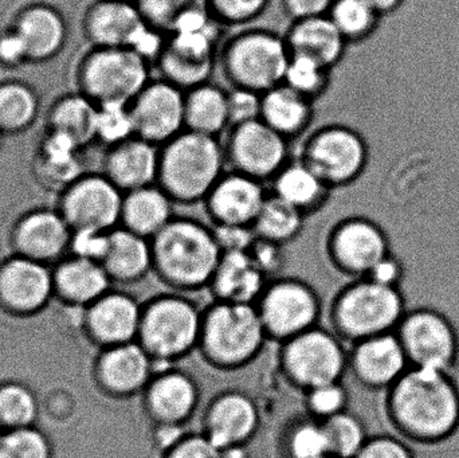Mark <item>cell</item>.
<instances>
[{
	"mask_svg": "<svg viewBox=\"0 0 459 458\" xmlns=\"http://www.w3.org/2000/svg\"><path fill=\"white\" fill-rule=\"evenodd\" d=\"M382 409L394 428L420 441H437L459 424V392L447 371L410 367L383 392Z\"/></svg>",
	"mask_w": 459,
	"mask_h": 458,
	"instance_id": "1",
	"label": "cell"
},
{
	"mask_svg": "<svg viewBox=\"0 0 459 458\" xmlns=\"http://www.w3.org/2000/svg\"><path fill=\"white\" fill-rule=\"evenodd\" d=\"M153 274L180 293L209 289L222 250L212 225L196 218L175 215L152 239Z\"/></svg>",
	"mask_w": 459,
	"mask_h": 458,
	"instance_id": "2",
	"label": "cell"
},
{
	"mask_svg": "<svg viewBox=\"0 0 459 458\" xmlns=\"http://www.w3.org/2000/svg\"><path fill=\"white\" fill-rule=\"evenodd\" d=\"M228 171L222 140L185 131L159 148L158 183L175 204L204 203Z\"/></svg>",
	"mask_w": 459,
	"mask_h": 458,
	"instance_id": "3",
	"label": "cell"
},
{
	"mask_svg": "<svg viewBox=\"0 0 459 458\" xmlns=\"http://www.w3.org/2000/svg\"><path fill=\"white\" fill-rule=\"evenodd\" d=\"M289 59L283 34L251 24L232 32L218 51V66L230 88L259 94L283 83Z\"/></svg>",
	"mask_w": 459,
	"mask_h": 458,
	"instance_id": "4",
	"label": "cell"
},
{
	"mask_svg": "<svg viewBox=\"0 0 459 458\" xmlns=\"http://www.w3.org/2000/svg\"><path fill=\"white\" fill-rule=\"evenodd\" d=\"M269 341L255 304L214 300L204 311L198 351L218 370L245 367Z\"/></svg>",
	"mask_w": 459,
	"mask_h": 458,
	"instance_id": "5",
	"label": "cell"
},
{
	"mask_svg": "<svg viewBox=\"0 0 459 458\" xmlns=\"http://www.w3.org/2000/svg\"><path fill=\"white\" fill-rule=\"evenodd\" d=\"M202 319L204 311L187 293H161L143 306L137 341L155 360L156 367L175 366L198 350Z\"/></svg>",
	"mask_w": 459,
	"mask_h": 458,
	"instance_id": "6",
	"label": "cell"
},
{
	"mask_svg": "<svg viewBox=\"0 0 459 458\" xmlns=\"http://www.w3.org/2000/svg\"><path fill=\"white\" fill-rule=\"evenodd\" d=\"M331 307L333 333L351 346L372 336L395 333L407 311L399 288L369 279L348 280Z\"/></svg>",
	"mask_w": 459,
	"mask_h": 458,
	"instance_id": "7",
	"label": "cell"
},
{
	"mask_svg": "<svg viewBox=\"0 0 459 458\" xmlns=\"http://www.w3.org/2000/svg\"><path fill=\"white\" fill-rule=\"evenodd\" d=\"M297 159L334 191L350 187L364 177L371 161V148L366 136L353 126L329 123L305 134Z\"/></svg>",
	"mask_w": 459,
	"mask_h": 458,
	"instance_id": "8",
	"label": "cell"
},
{
	"mask_svg": "<svg viewBox=\"0 0 459 458\" xmlns=\"http://www.w3.org/2000/svg\"><path fill=\"white\" fill-rule=\"evenodd\" d=\"M153 67L128 48H91L78 67L81 93L97 105H129L150 82Z\"/></svg>",
	"mask_w": 459,
	"mask_h": 458,
	"instance_id": "9",
	"label": "cell"
},
{
	"mask_svg": "<svg viewBox=\"0 0 459 458\" xmlns=\"http://www.w3.org/2000/svg\"><path fill=\"white\" fill-rule=\"evenodd\" d=\"M281 368L291 384L307 390L342 382L350 367V352L333 331L317 327L281 344Z\"/></svg>",
	"mask_w": 459,
	"mask_h": 458,
	"instance_id": "10",
	"label": "cell"
},
{
	"mask_svg": "<svg viewBox=\"0 0 459 458\" xmlns=\"http://www.w3.org/2000/svg\"><path fill=\"white\" fill-rule=\"evenodd\" d=\"M324 255L329 266L348 280L364 279L391 253V241L382 223L367 215L340 218L326 230Z\"/></svg>",
	"mask_w": 459,
	"mask_h": 458,
	"instance_id": "11",
	"label": "cell"
},
{
	"mask_svg": "<svg viewBox=\"0 0 459 458\" xmlns=\"http://www.w3.org/2000/svg\"><path fill=\"white\" fill-rule=\"evenodd\" d=\"M267 338L281 344L317 327L321 300L312 285L296 277L269 280L255 303Z\"/></svg>",
	"mask_w": 459,
	"mask_h": 458,
	"instance_id": "12",
	"label": "cell"
},
{
	"mask_svg": "<svg viewBox=\"0 0 459 458\" xmlns=\"http://www.w3.org/2000/svg\"><path fill=\"white\" fill-rule=\"evenodd\" d=\"M226 166L259 182L270 183L291 160L289 140L259 120L237 124L222 139Z\"/></svg>",
	"mask_w": 459,
	"mask_h": 458,
	"instance_id": "13",
	"label": "cell"
},
{
	"mask_svg": "<svg viewBox=\"0 0 459 458\" xmlns=\"http://www.w3.org/2000/svg\"><path fill=\"white\" fill-rule=\"evenodd\" d=\"M222 29L217 22L206 29L169 35L166 48L153 66L158 77L185 91L209 82L218 66Z\"/></svg>",
	"mask_w": 459,
	"mask_h": 458,
	"instance_id": "14",
	"label": "cell"
},
{
	"mask_svg": "<svg viewBox=\"0 0 459 458\" xmlns=\"http://www.w3.org/2000/svg\"><path fill=\"white\" fill-rule=\"evenodd\" d=\"M124 193L104 174L78 177L62 193L58 212L72 231H109L120 226Z\"/></svg>",
	"mask_w": 459,
	"mask_h": 458,
	"instance_id": "15",
	"label": "cell"
},
{
	"mask_svg": "<svg viewBox=\"0 0 459 458\" xmlns=\"http://www.w3.org/2000/svg\"><path fill=\"white\" fill-rule=\"evenodd\" d=\"M395 333L410 367L449 371L455 365L457 333L449 319L439 312L428 308L406 311Z\"/></svg>",
	"mask_w": 459,
	"mask_h": 458,
	"instance_id": "16",
	"label": "cell"
},
{
	"mask_svg": "<svg viewBox=\"0 0 459 458\" xmlns=\"http://www.w3.org/2000/svg\"><path fill=\"white\" fill-rule=\"evenodd\" d=\"M129 109L136 136L158 147L186 129L185 91L163 78H151Z\"/></svg>",
	"mask_w": 459,
	"mask_h": 458,
	"instance_id": "17",
	"label": "cell"
},
{
	"mask_svg": "<svg viewBox=\"0 0 459 458\" xmlns=\"http://www.w3.org/2000/svg\"><path fill=\"white\" fill-rule=\"evenodd\" d=\"M143 397L153 427L185 428L198 410L201 389L187 371L169 366L156 370Z\"/></svg>",
	"mask_w": 459,
	"mask_h": 458,
	"instance_id": "18",
	"label": "cell"
},
{
	"mask_svg": "<svg viewBox=\"0 0 459 458\" xmlns=\"http://www.w3.org/2000/svg\"><path fill=\"white\" fill-rule=\"evenodd\" d=\"M410 368L406 351L396 333L372 336L352 344L350 367L359 386L368 392L387 390Z\"/></svg>",
	"mask_w": 459,
	"mask_h": 458,
	"instance_id": "19",
	"label": "cell"
},
{
	"mask_svg": "<svg viewBox=\"0 0 459 458\" xmlns=\"http://www.w3.org/2000/svg\"><path fill=\"white\" fill-rule=\"evenodd\" d=\"M267 195L264 183L228 169L202 204L212 226L253 228Z\"/></svg>",
	"mask_w": 459,
	"mask_h": 458,
	"instance_id": "20",
	"label": "cell"
},
{
	"mask_svg": "<svg viewBox=\"0 0 459 458\" xmlns=\"http://www.w3.org/2000/svg\"><path fill=\"white\" fill-rule=\"evenodd\" d=\"M261 425L253 398L238 390L220 393L204 409V433L218 448L248 445Z\"/></svg>",
	"mask_w": 459,
	"mask_h": 458,
	"instance_id": "21",
	"label": "cell"
},
{
	"mask_svg": "<svg viewBox=\"0 0 459 458\" xmlns=\"http://www.w3.org/2000/svg\"><path fill=\"white\" fill-rule=\"evenodd\" d=\"M21 40L27 62L48 61L64 48L67 24L64 13L45 3L29 5L10 27Z\"/></svg>",
	"mask_w": 459,
	"mask_h": 458,
	"instance_id": "22",
	"label": "cell"
},
{
	"mask_svg": "<svg viewBox=\"0 0 459 458\" xmlns=\"http://www.w3.org/2000/svg\"><path fill=\"white\" fill-rule=\"evenodd\" d=\"M72 229L58 210H30L13 229V242L23 257L54 260L70 246Z\"/></svg>",
	"mask_w": 459,
	"mask_h": 458,
	"instance_id": "23",
	"label": "cell"
},
{
	"mask_svg": "<svg viewBox=\"0 0 459 458\" xmlns=\"http://www.w3.org/2000/svg\"><path fill=\"white\" fill-rule=\"evenodd\" d=\"M144 23L136 3L96 0L83 13L82 32L91 48H129Z\"/></svg>",
	"mask_w": 459,
	"mask_h": 458,
	"instance_id": "24",
	"label": "cell"
},
{
	"mask_svg": "<svg viewBox=\"0 0 459 458\" xmlns=\"http://www.w3.org/2000/svg\"><path fill=\"white\" fill-rule=\"evenodd\" d=\"M159 148L137 136L107 148L102 174L124 194L155 185L158 180Z\"/></svg>",
	"mask_w": 459,
	"mask_h": 458,
	"instance_id": "25",
	"label": "cell"
},
{
	"mask_svg": "<svg viewBox=\"0 0 459 458\" xmlns=\"http://www.w3.org/2000/svg\"><path fill=\"white\" fill-rule=\"evenodd\" d=\"M283 37L290 56H307L331 70L342 64L350 46L328 15L290 22Z\"/></svg>",
	"mask_w": 459,
	"mask_h": 458,
	"instance_id": "26",
	"label": "cell"
},
{
	"mask_svg": "<svg viewBox=\"0 0 459 458\" xmlns=\"http://www.w3.org/2000/svg\"><path fill=\"white\" fill-rule=\"evenodd\" d=\"M316 102L285 83L262 94L261 120L289 142L301 139L312 129Z\"/></svg>",
	"mask_w": 459,
	"mask_h": 458,
	"instance_id": "27",
	"label": "cell"
},
{
	"mask_svg": "<svg viewBox=\"0 0 459 458\" xmlns=\"http://www.w3.org/2000/svg\"><path fill=\"white\" fill-rule=\"evenodd\" d=\"M155 360L139 341L117 344L101 362V376L116 394H143L156 373Z\"/></svg>",
	"mask_w": 459,
	"mask_h": 458,
	"instance_id": "28",
	"label": "cell"
},
{
	"mask_svg": "<svg viewBox=\"0 0 459 458\" xmlns=\"http://www.w3.org/2000/svg\"><path fill=\"white\" fill-rule=\"evenodd\" d=\"M273 195L285 201L305 217L323 212L331 201L332 190L309 167L291 159L269 183Z\"/></svg>",
	"mask_w": 459,
	"mask_h": 458,
	"instance_id": "29",
	"label": "cell"
},
{
	"mask_svg": "<svg viewBox=\"0 0 459 458\" xmlns=\"http://www.w3.org/2000/svg\"><path fill=\"white\" fill-rule=\"evenodd\" d=\"M267 281L247 252L223 253L209 289L215 300L255 304Z\"/></svg>",
	"mask_w": 459,
	"mask_h": 458,
	"instance_id": "30",
	"label": "cell"
},
{
	"mask_svg": "<svg viewBox=\"0 0 459 458\" xmlns=\"http://www.w3.org/2000/svg\"><path fill=\"white\" fill-rule=\"evenodd\" d=\"M110 280L134 284L153 273L151 239L126 229L116 228L109 233L107 255L101 261Z\"/></svg>",
	"mask_w": 459,
	"mask_h": 458,
	"instance_id": "31",
	"label": "cell"
},
{
	"mask_svg": "<svg viewBox=\"0 0 459 458\" xmlns=\"http://www.w3.org/2000/svg\"><path fill=\"white\" fill-rule=\"evenodd\" d=\"M175 206V202L158 183L129 191L124 194L120 226L152 239L171 222Z\"/></svg>",
	"mask_w": 459,
	"mask_h": 458,
	"instance_id": "32",
	"label": "cell"
},
{
	"mask_svg": "<svg viewBox=\"0 0 459 458\" xmlns=\"http://www.w3.org/2000/svg\"><path fill=\"white\" fill-rule=\"evenodd\" d=\"M143 306L126 293L104 295L91 314V324L96 335L108 343L136 341L142 323Z\"/></svg>",
	"mask_w": 459,
	"mask_h": 458,
	"instance_id": "33",
	"label": "cell"
},
{
	"mask_svg": "<svg viewBox=\"0 0 459 458\" xmlns=\"http://www.w3.org/2000/svg\"><path fill=\"white\" fill-rule=\"evenodd\" d=\"M185 126L221 139L230 128L229 89L209 81L185 91Z\"/></svg>",
	"mask_w": 459,
	"mask_h": 458,
	"instance_id": "34",
	"label": "cell"
},
{
	"mask_svg": "<svg viewBox=\"0 0 459 458\" xmlns=\"http://www.w3.org/2000/svg\"><path fill=\"white\" fill-rule=\"evenodd\" d=\"M99 105L81 93L56 99L48 113V132L66 137L80 150L97 142Z\"/></svg>",
	"mask_w": 459,
	"mask_h": 458,
	"instance_id": "35",
	"label": "cell"
},
{
	"mask_svg": "<svg viewBox=\"0 0 459 458\" xmlns=\"http://www.w3.org/2000/svg\"><path fill=\"white\" fill-rule=\"evenodd\" d=\"M0 288L13 306L35 308L46 300L50 292V276L38 261L15 258L3 266Z\"/></svg>",
	"mask_w": 459,
	"mask_h": 458,
	"instance_id": "36",
	"label": "cell"
},
{
	"mask_svg": "<svg viewBox=\"0 0 459 458\" xmlns=\"http://www.w3.org/2000/svg\"><path fill=\"white\" fill-rule=\"evenodd\" d=\"M80 148L66 137L48 132L35 156V172L48 187L64 193L78 177H82Z\"/></svg>",
	"mask_w": 459,
	"mask_h": 458,
	"instance_id": "37",
	"label": "cell"
},
{
	"mask_svg": "<svg viewBox=\"0 0 459 458\" xmlns=\"http://www.w3.org/2000/svg\"><path fill=\"white\" fill-rule=\"evenodd\" d=\"M305 220L307 217L301 212L269 193L253 229L258 238L286 247L299 238Z\"/></svg>",
	"mask_w": 459,
	"mask_h": 458,
	"instance_id": "38",
	"label": "cell"
},
{
	"mask_svg": "<svg viewBox=\"0 0 459 458\" xmlns=\"http://www.w3.org/2000/svg\"><path fill=\"white\" fill-rule=\"evenodd\" d=\"M39 99L31 86L23 81L0 83V134L26 131L37 120Z\"/></svg>",
	"mask_w": 459,
	"mask_h": 458,
	"instance_id": "39",
	"label": "cell"
},
{
	"mask_svg": "<svg viewBox=\"0 0 459 458\" xmlns=\"http://www.w3.org/2000/svg\"><path fill=\"white\" fill-rule=\"evenodd\" d=\"M328 16L348 45H359L374 38L383 19L367 0H333Z\"/></svg>",
	"mask_w": 459,
	"mask_h": 458,
	"instance_id": "40",
	"label": "cell"
},
{
	"mask_svg": "<svg viewBox=\"0 0 459 458\" xmlns=\"http://www.w3.org/2000/svg\"><path fill=\"white\" fill-rule=\"evenodd\" d=\"M56 280L69 298L80 301L102 298L110 282L101 264L78 257L59 268Z\"/></svg>",
	"mask_w": 459,
	"mask_h": 458,
	"instance_id": "41",
	"label": "cell"
},
{
	"mask_svg": "<svg viewBox=\"0 0 459 458\" xmlns=\"http://www.w3.org/2000/svg\"><path fill=\"white\" fill-rule=\"evenodd\" d=\"M328 438L329 456L356 458L369 438L364 419L352 411L345 410L321 421Z\"/></svg>",
	"mask_w": 459,
	"mask_h": 458,
	"instance_id": "42",
	"label": "cell"
},
{
	"mask_svg": "<svg viewBox=\"0 0 459 458\" xmlns=\"http://www.w3.org/2000/svg\"><path fill=\"white\" fill-rule=\"evenodd\" d=\"M332 72L333 70L307 56H290L283 83L313 102H317L331 88Z\"/></svg>",
	"mask_w": 459,
	"mask_h": 458,
	"instance_id": "43",
	"label": "cell"
},
{
	"mask_svg": "<svg viewBox=\"0 0 459 458\" xmlns=\"http://www.w3.org/2000/svg\"><path fill=\"white\" fill-rule=\"evenodd\" d=\"M145 23L171 35L196 11L209 8L207 0H136Z\"/></svg>",
	"mask_w": 459,
	"mask_h": 458,
	"instance_id": "44",
	"label": "cell"
},
{
	"mask_svg": "<svg viewBox=\"0 0 459 458\" xmlns=\"http://www.w3.org/2000/svg\"><path fill=\"white\" fill-rule=\"evenodd\" d=\"M283 451L286 458L328 457V438L321 421L307 416L290 425L283 437Z\"/></svg>",
	"mask_w": 459,
	"mask_h": 458,
	"instance_id": "45",
	"label": "cell"
},
{
	"mask_svg": "<svg viewBox=\"0 0 459 458\" xmlns=\"http://www.w3.org/2000/svg\"><path fill=\"white\" fill-rule=\"evenodd\" d=\"M134 136H136V134L129 105H99L97 142L110 148Z\"/></svg>",
	"mask_w": 459,
	"mask_h": 458,
	"instance_id": "46",
	"label": "cell"
},
{
	"mask_svg": "<svg viewBox=\"0 0 459 458\" xmlns=\"http://www.w3.org/2000/svg\"><path fill=\"white\" fill-rule=\"evenodd\" d=\"M272 0H207L210 13L223 27H246L258 21Z\"/></svg>",
	"mask_w": 459,
	"mask_h": 458,
	"instance_id": "47",
	"label": "cell"
},
{
	"mask_svg": "<svg viewBox=\"0 0 459 458\" xmlns=\"http://www.w3.org/2000/svg\"><path fill=\"white\" fill-rule=\"evenodd\" d=\"M307 414L318 421L348 410L350 394L342 382L321 385L305 392Z\"/></svg>",
	"mask_w": 459,
	"mask_h": 458,
	"instance_id": "48",
	"label": "cell"
},
{
	"mask_svg": "<svg viewBox=\"0 0 459 458\" xmlns=\"http://www.w3.org/2000/svg\"><path fill=\"white\" fill-rule=\"evenodd\" d=\"M34 413V400L26 390L10 386L0 392V417L5 421L24 425L31 421Z\"/></svg>",
	"mask_w": 459,
	"mask_h": 458,
	"instance_id": "49",
	"label": "cell"
},
{
	"mask_svg": "<svg viewBox=\"0 0 459 458\" xmlns=\"http://www.w3.org/2000/svg\"><path fill=\"white\" fill-rule=\"evenodd\" d=\"M161 458H222L221 449L204 433L185 432L161 452Z\"/></svg>",
	"mask_w": 459,
	"mask_h": 458,
	"instance_id": "50",
	"label": "cell"
},
{
	"mask_svg": "<svg viewBox=\"0 0 459 458\" xmlns=\"http://www.w3.org/2000/svg\"><path fill=\"white\" fill-rule=\"evenodd\" d=\"M0 458H48V446L37 433L21 430L0 441Z\"/></svg>",
	"mask_w": 459,
	"mask_h": 458,
	"instance_id": "51",
	"label": "cell"
},
{
	"mask_svg": "<svg viewBox=\"0 0 459 458\" xmlns=\"http://www.w3.org/2000/svg\"><path fill=\"white\" fill-rule=\"evenodd\" d=\"M247 255L267 280L280 277L286 265L285 246L256 237Z\"/></svg>",
	"mask_w": 459,
	"mask_h": 458,
	"instance_id": "52",
	"label": "cell"
},
{
	"mask_svg": "<svg viewBox=\"0 0 459 458\" xmlns=\"http://www.w3.org/2000/svg\"><path fill=\"white\" fill-rule=\"evenodd\" d=\"M356 458H414L409 446L393 433L375 430Z\"/></svg>",
	"mask_w": 459,
	"mask_h": 458,
	"instance_id": "53",
	"label": "cell"
},
{
	"mask_svg": "<svg viewBox=\"0 0 459 458\" xmlns=\"http://www.w3.org/2000/svg\"><path fill=\"white\" fill-rule=\"evenodd\" d=\"M262 94L246 89L229 88L230 126L259 120Z\"/></svg>",
	"mask_w": 459,
	"mask_h": 458,
	"instance_id": "54",
	"label": "cell"
},
{
	"mask_svg": "<svg viewBox=\"0 0 459 458\" xmlns=\"http://www.w3.org/2000/svg\"><path fill=\"white\" fill-rule=\"evenodd\" d=\"M109 233L93 230L73 231L70 247L75 257L101 264L107 255Z\"/></svg>",
	"mask_w": 459,
	"mask_h": 458,
	"instance_id": "55",
	"label": "cell"
},
{
	"mask_svg": "<svg viewBox=\"0 0 459 458\" xmlns=\"http://www.w3.org/2000/svg\"><path fill=\"white\" fill-rule=\"evenodd\" d=\"M167 39H169V35L144 23L134 35L128 48L134 50L137 56H142L153 67L166 48Z\"/></svg>",
	"mask_w": 459,
	"mask_h": 458,
	"instance_id": "56",
	"label": "cell"
},
{
	"mask_svg": "<svg viewBox=\"0 0 459 458\" xmlns=\"http://www.w3.org/2000/svg\"><path fill=\"white\" fill-rule=\"evenodd\" d=\"M222 253L248 252L256 234L251 226H212Z\"/></svg>",
	"mask_w": 459,
	"mask_h": 458,
	"instance_id": "57",
	"label": "cell"
},
{
	"mask_svg": "<svg viewBox=\"0 0 459 458\" xmlns=\"http://www.w3.org/2000/svg\"><path fill=\"white\" fill-rule=\"evenodd\" d=\"M364 279L372 280L377 284L387 285V287L399 288L404 279L403 263L398 255L391 252L380 260Z\"/></svg>",
	"mask_w": 459,
	"mask_h": 458,
	"instance_id": "58",
	"label": "cell"
},
{
	"mask_svg": "<svg viewBox=\"0 0 459 458\" xmlns=\"http://www.w3.org/2000/svg\"><path fill=\"white\" fill-rule=\"evenodd\" d=\"M333 0H280L283 13L293 21L328 15Z\"/></svg>",
	"mask_w": 459,
	"mask_h": 458,
	"instance_id": "59",
	"label": "cell"
},
{
	"mask_svg": "<svg viewBox=\"0 0 459 458\" xmlns=\"http://www.w3.org/2000/svg\"><path fill=\"white\" fill-rule=\"evenodd\" d=\"M377 13L382 16L390 15V13H395L404 0H367Z\"/></svg>",
	"mask_w": 459,
	"mask_h": 458,
	"instance_id": "60",
	"label": "cell"
},
{
	"mask_svg": "<svg viewBox=\"0 0 459 458\" xmlns=\"http://www.w3.org/2000/svg\"><path fill=\"white\" fill-rule=\"evenodd\" d=\"M248 445L229 446V448L221 449V457L222 458H250L248 454Z\"/></svg>",
	"mask_w": 459,
	"mask_h": 458,
	"instance_id": "61",
	"label": "cell"
},
{
	"mask_svg": "<svg viewBox=\"0 0 459 458\" xmlns=\"http://www.w3.org/2000/svg\"><path fill=\"white\" fill-rule=\"evenodd\" d=\"M121 2H132V3H136V0H121Z\"/></svg>",
	"mask_w": 459,
	"mask_h": 458,
	"instance_id": "62",
	"label": "cell"
},
{
	"mask_svg": "<svg viewBox=\"0 0 459 458\" xmlns=\"http://www.w3.org/2000/svg\"><path fill=\"white\" fill-rule=\"evenodd\" d=\"M324 458H337V457L328 456V457H324Z\"/></svg>",
	"mask_w": 459,
	"mask_h": 458,
	"instance_id": "63",
	"label": "cell"
},
{
	"mask_svg": "<svg viewBox=\"0 0 459 458\" xmlns=\"http://www.w3.org/2000/svg\"><path fill=\"white\" fill-rule=\"evenodd\" d=\"M0 136H2V134H0Z\"/></svg>",
	"mask_w": 459,
	"mask_h": 458,
	"instance_id": "64",
	"label": "cell"
}]
</instances>
